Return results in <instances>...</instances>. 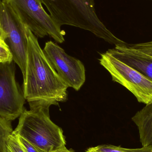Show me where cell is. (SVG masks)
I'll return each instance as SVG.
<instances>
[{
	"mask_svg": "<svg viewBox=\"0 0 152 152\" xmlns=\"http://www.w3.org/2000/svg\"><path fill=\"white\" fill-rule=\"evenodd\" d=\"M28 42L26 77L23 91L28 102L58 105L67 99L68 86L60 77L43 50L37 37L26 26Z\"/></svg>",
	"mask_w": 152,
	"mask_h": 152,
	"instance_id": "cell-1",
	"label": "cell"
},
{
	"mask_svg": "<svg viewBox=\"0 0 152 152\" xmlns=\"http://www.w3.org/2000/svg\"><path fill=\"white\" fill-rule=\"evenodd\" d=\"M60 26H72L89 31L110 44L122 40L105 26L96 14L94 0H40Z\"/></svg>",
	"mask_w": 152,
	"mask_h": 152,
	"instance_id": "cell-2",
	"label": "cell"
},
{
	"mask_svg": "<svg viewBox=\"0 0 152 152\" xmlns=\"http://www.w3.org/2000/svg\"><path fill=\"white\" fill-rule=\"evenodd\" d=\"M30 110H24L12 133L45 152L66 146L62 129L50 118V104L28 102Z\"/></svg>",
	"mask_w": 152,
	"mask_h": 152,
	"instance_id": "cell-3",
	"label": "cell"
},
{
	"mask_svg": "<svg viewBox=\"0 0 152 152\" xmlns=\"http://www.w3.org/2000/svg\"><path fill=\"white\" fill-rule=\"evenodd\" d=\"M25 26L37 37L49 36L57 42L65 41V32L48 14L40 0H4Z\"/></svg>",
	"mask_w": 152,
	"mask_h": 152,
	"instance_id": "cell-4",
	"label": "cell"
},
{
	"mask_svg": "<svg viewBox=\"0 0 152 152\" xmlns=\"http://www.w3.org/2000/svg\"><path fill=\"white\" fill-rule=\"evenodd\" d=\"M100 64L110 74L112 80L130 91L139 102H152V79L113 57L107 52L101 54Z\"/></svg>",
	"mask_w": 152,
	"mask_h": 152,
	"instance_id": "cell-5",
	"label": "cell"
},
{
	"mask_svg": "<svg viewBox=\"0 0 152 152\" xmlns=\"http://www.w3.org/2000/svg\"><path fill=\"white\" fill-rule=\"evenodd\" d=\"M0 27L5 34V42L12 54L13 61L26 77L28 42L26 26L4 0L0 2Z\"/></svg>",
	"mask_w": 152,
	"mask_h": 152,
	"instance_id": "cell-6",
	"label": "cell"
},
{
	"mask_svg": "<svg viewBox=\"0 0 152 152\" xmlns=\"http://www.w3.org/2000/svg\"><path fill=\"white\" fill-rule=\"evenodd\" d=\"M15 63H0V118L10 121L22 114L26 100L16 80Z\"/></svg>",
	"mask_w": 152,
	"mask_h": 152,
	"instance_id": "cell-7",
	"label": "cell"
},
{
	"mask_svg": "<svg viewBox=\"0 0 152 152\" xmlns=\"http://www.w3.org/2000/svg\"><path fill=\"white\" fill-rule=\"evenodd\" d=\"M53 68L69 87L78 91L86 80L83 63L69 56L61 47L52 41L46 42L43 50Z\"/></svg>",
	"mask_w": 152,
	"mask_h": 152,
	"instance_id": "cell-8",
	"label": "cell"
},
{
	"mask_svg": "<svg viewBox=\"0 0 152 152\" xmlns=\"http://www.w3.org/2000/svg\"><path fill=\"white\" fill-rule=\"evenodd\" d=\"M107 53L152 79V60L115 47Z\"/></svg>",
	"mask_w": 152,
	"mask_h": 152,
	"instance_id": "cell-9",
	"label": "cell"
},
{
	"mask_svg": "<svg viewBox=\"0 0 152 152\" xmlns=\"http://www.w3.org/2000/svg\"><path fill=\"white\" fill-rule=\"evenodd\" d=\"M132 120L137 127L142 146H152V102L136 113Z\"/></svg>",
	"mask_w": 152,
	"mask_h": 152,
	"instance_id": "cell-10",
	"label": "cell"
},
{
	"mask_svg": "<svg viewBox=\"0 0 152 152\" xmlns=\"http://www.w3.org/2000/svg\"><path fill=\"white\" fill-rule=\"evenodd\" d=\"M115 47L152 60V40L146 42L134 44L126 43L125 44L116 45Z\"/></svg>",
	"mask_w": 152,
	"mask_h": 152,
	"instance_id": "cell-11",
	"label": "cell"
},
{
	"mask_svg": "<svg viewBox=\"0 0 152 152\" xmlns=\"http://www.w3.org/2000/svg\"><path fill=\"white\" fill-rule=\"evenodd\" d=\"M13 131L11 121L0 118V152H9L8 140Z\"/></svg>",
	"mask_w": 152,
	"mask_h": 152,
	"instance_id": "cell-12",
	"label": "cell"
},
{
	"mask_svg": "<svg viewBox=\"0 0 152 152\" xmlns=\"http://www.w3.org/2000/svg\"><path fill=\"white\" fill-rule=\"evenodd\" d=\"M99 152H152V146H146L136 149H128L110 145H103L94 147Z\"/></svg>",
	"mask_w": 152,
	"mask_h": 152,
	"instance_id": "cell-13",
	"label": "cell"
},
{
	"mask_svg": "<svg viewBox=\"0 0 152 152\" xmlns=\"http://www.w3.org/2000/svg\"><path fill=\"white\" fill-rule=\"evenodd\" d=\"M12 61V54L9 46L5 41L0 40V63L10 62Z\"/></svg>",
	"mask_w": 152,
	"mask_h": 152,
	"instance_id": "cell-14",
	"label": "cell"
},
{
	"mask_svg": "<svg viewBox=\"0 0 152 152\" xmlns=\"http://www.w3.org/2000/svg\"><path fill=\"white\" fill-rule=\"evenodd\" d=\"M8 148L11 152H26L20 143L18 136L12 133L9 137Z\"/></svg>",
	"mask_w": 152,
	"mask_h": 152,
	"instance_id": "cell-15",
	"label": "cell"
},
{
	"mask_svg": "<svg viewBox=\"0 0 152 152\" xmlns=\"http://www.w3.org/2000/svg\"><path fill=\"white\" fill-rule=\"evenodd\" d=\"M19 141L26 152H45L28 142L22 137L17 136Z\"/></svg>",
	"mask_w": 152,
	"mask_h": 152,
	"instance_id": "cell-16",
	"label": "cell"
},
{
	"mask_svg": "<svg viewBox=\"0 0 152 152\" xmlns=\"http://www.w3.org/2000/svg\"><path fill=\"white\" fill-rule=\"evenodd\" d=\"M52 152H72L70 151L69 150H68L67 149L66 147V146H63L61 147V148H59V149H58V150H56V151H54Z\"/></svg>",
	"mask_w": 152,
	"mask_h": 152,
	"instance_id": "cell-17",
	"label": "cell"
},
{
	"mask_svg": "<svg viewBox=\"0 0 152 152\" xmlns=\"http://www.w3.org/2000/svg\"><path fill=\"white\" fill-rule=\"evenodd\" d=\"M0 40L5 41V34L0 27Z\"/></svg>",
	"mask_w": 152,
	"mask_h": 152,
	"instance_id": "cell-18",
	"label": "cell"
},
{
	"mask_svg": "<svg viewBox=\"0 0 152 152\" xmlns=\"http://www.w3.org/2000/svg\"><path fill=\"white\" fill-rule=\"evenodd\" d=\"M86 152H99L96 151L94 147L89 148Z\"/></svg>",
	"mask_w": 152,
	"mask_h": 152,
	"instance_id": "cell-19",
	"label": "cell"
},
{
	"mask_svg": "<svg viewBox=\"0 0 152 152\" xmlns=\"http://www.w3.org/2000/svg\"><path fill=\"white\" fill-rule=\"evenodd\" d=\"M8 149H9V148H8ZM9 152H11L10 151V150H9Z\"/></svg>",
	"mask_w": 152,
	"mask_h": 152,
	"instance_id": "cell-20",
	"label": "cell"
},
{
	"mask_svg": "<svg viewBox=\"0 0 152 152\" xmlns=\"http://www.w3.org/2000/svg\"><path fill=\"white\" fill-rule=\"evenodd\" d=\"M1 0H0V2H1Z\"/></svg>",
	"mask_w": 152,
	"mask_h": 152,
	"instance_id": "cell-21",
	"label": "cell"
}]
</instances>
